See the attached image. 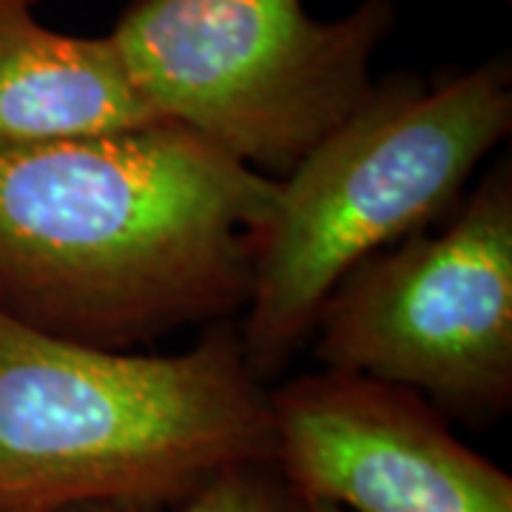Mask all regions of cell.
<instances>
[{
	"label": "cell",
	"instance_id": "1",
	"mask_svg": "<svg viewBox=\"0 0 512 512\" xmlns=\"http://www.w3.org/2000/svg\"><path fill=\"white\" fill-rule=\"evenodd\" d=\"M276 197L180 123L0 146V311L103 350L237 319Z\"/></svg>",
	"mask_w": 512,
	"mask_h": 512
},
{
	"label": "cell",
	"instance_id": "2",
	"mask_svg": "<svg viewBox=\"0 0 512 512\" xmlns=\"http://www.w3.org/2000/svg\"><path fill=\"white\" fill-rule=\"evenodd\" d=\"M248 461L274 464V421L237 319L183 353H137L0 311V512L174 510Z\"/></svg>",
	"mask_w": 512,
	"mask_h": 512
},
{
	"label": "cell",
	"instance_id": "3",
	"mask_svg": "<svg viewBox=\"0 0 512 512\" xmlns=\"http://www.w3.org/2000/svg\"><path fill=\"white\" fill-rule=\"evenodd\" d=\"M512 131V69L493 57L441 83L396 74L279 180L242 311L245 362L274 382L311 339L336 282L456 211Z\"/></svg>",
	"mask_w": 512,
	"mask_h": 512
},
{
	"label": "cell",
	"instance_id": "4",
	"mask_svg": "<svg viewBox=\"0 0 512 512\" xmlns=\"http://www.w3.org/2000/svg\"><path fill=\"white\" fill-rule=\"evenodd\" d=\"M393 0L319 20L302 0H131L111 40L160 120L282 180L373 92Z\"/></svg>",
	"mask_w": 512,
	"mask_h": 512
},
{
	"label": "cell",
	"instance_id": "5",
	"mask_svg": "<svg viewBox=\"0 0 512 512\" xmlns=\"http://www.w3.org/2000/svg\"><path fill=\"white\" fill-rule=\"evenodd\" d=\"M325 370L416 390L450 421L490 427L512 407V165L447 220L353 265L313 325Z\"/></svg>",
	"mask_w": 512,
	"mask_h": 512
},
{
	"label": "cell",
	"instance_id": "6",
	"mask_svg": "<svg viewBox=\"0 0 512 512\" xmlns=\"http://www.w3.org/2000/svg\"><path fill=\"white\" fill-rule=\"evenodd\" d=\"M274 467L348 512H512V476L416 390L319 370L268 387Z\"/></svg>",
	"mask_w": 512,
	"mask_h": 512
},
{
	"label": "cell",
	"instance_id": "7",
	"mask_svg": "<svg viewBox=\"0 0 512 512\" xmlns=\"http://www.w3.org/2000/svg\"><path fill=\"white\" fill-rule=\"evenodd\" d=\"M168 123L109 37L55 32L32 0H0V146L89 140Z\"/></svg>",
	"mask_w": 512,
	"mask_h": 512
},
{
	"label": "cell",
	"instance_id": "8",
	"mask_svg": "<svg viewBox=\"0 0 512 512\" xmlns=\"http://www.w3.org/2000/svg\"><path fill=\"white\" fill-rule=\"evenodd\" d=\"M72 512H291V493L271 461H248L222 470L191 501L174 510L83 507Z\"/></svg>",
	"mask_w": 512,
	"mask_h": 512
},
{
	"label": "cell",
	"instance_id": "9",
	"mask_svg": "<svg viewBox=\"0 0 512 512\" xmlns=\"http://www.w3.org/2000/svg\"><path fill=\"white\" fill-rule=\"evenodd\" d=\"M291 493V490H288ZM291 512H348L328 501H313V498H302V495L291 493Z\"/></svg>",
	"mask_w": 512,
	"mask_h": 512
}]
</instances>
